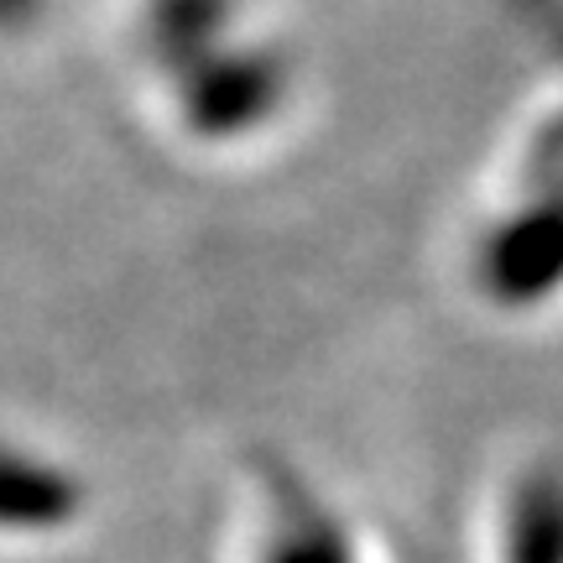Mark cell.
<instances>
[{"label": "cell", "mask_w": 563, "mask_h": 563, "mask_svg": "<svg viewBox=\"0 0 563 563\" xmlns=\"http://www.w3.org/2000/svg\"><path fill=\"white\" fill-rule=\"evenodd\" d=\"M63 501H68V490L58 485V475H47L16 454H0V522L32 527L26 517H53Z\"/></svg>", "instance_id": "obj_1"}, {"label": "cell", "mask_w": 563, "mask_h": 563, "mask_svg": "<svg viewBox=\"0 0 563 563\" xmlns=\"http://www.w3.org/2000/svg\"><path fill=\"white\" fill-rule=\"evenodd\" d=\"M32 11V0H0V21H16Z\"/></svg>", "instance_id": "obj_2"}]
</instances>
